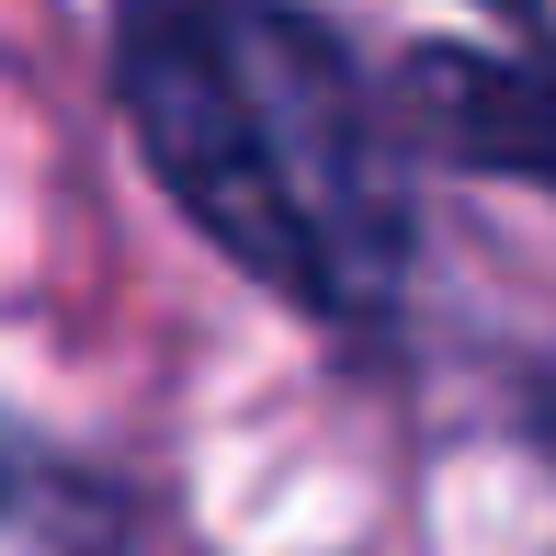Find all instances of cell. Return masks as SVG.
I'll return each mask as SVG.
<instances>
[{
	"label": "cell",
	"mask_w": 556,
	"mask_h": 556,
	"mask_svg": "<svg viewBox=\"0 0 556 556\" xmlns=\"http://www.w3.org/2000/svg\"><path fill=\"white\" fill-rule=\"evenodd\" d=\"M114 80L148 170L227 262L318 318H375L409 262L387 125L364 80L285 0H114Z\"/></svg>",
	"instance_id": "6da1fadb"
},
{
	"label": "cell",
	"mask_w": 556,
	"mask_h": 556,
	"mask_svg": "<svg viewBox=\"0 0 556 556\" xmlns=\"http://www.w3.org/2000/svg\"><path fill=\"white\" fill-rule=\"evenodd\" d=\"M420 114L454 160L511 170V182L556 193V58H466V46H432L409 68Z\"/></svg>",
	"instance_id": "7a4b0ae2"
}]
</instances>
